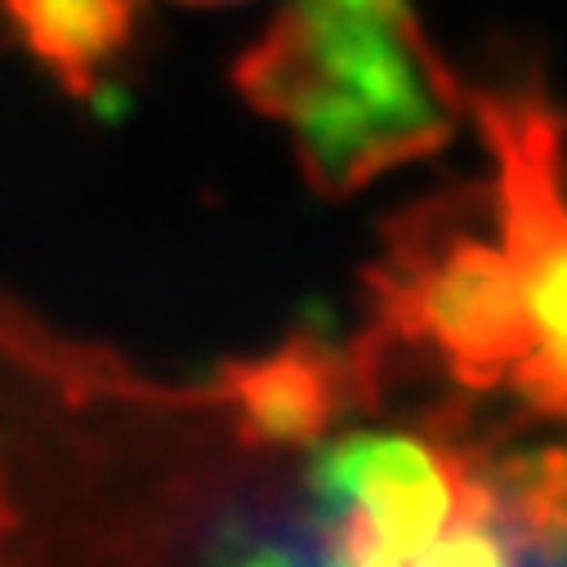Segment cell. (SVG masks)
I'll return each instance as SVG.
<instances>
[{
  "label": "cell",
  "instance_id": "obj_1",
  "mask_svg": "<svg viewBox=\"0 0 567 567\" xmlns=\"http://www.w3.org/2000/svg\"><path fill=\"white\" fill-rule=\"evenodd\" d=\"M371 380L309 434L250 424L0 291V567H567V443H505L465 389Z\"/></svg>",
  "mask_w": 567,
  "mask_h": 567
},
{
  "label": "cell",
  "instance_id": "obj_2",
  "mask_svg": "<svg viewBox=\"0 0 567 567\" xmlns=\"http://www.w3.org/2000/svg\"><path fill=\"white\" fill-rule=\"evenodd\" d=\"M367 327L443 384L501 393L532 349V318L492 184H461L393 215L362 272Z\"/></svg>",
  "mask_w": 567,
  "mask_h": 567
},
{
  "label": "cell",
  "instance_id": "obj_3",
  "mask_svg": "<svg viewBox=\"0 0 567 567\" xmlns=\"http://www.w3.org/2000/svg\"><path fill=\"white\" fill-rule=\"evenodd\" d=\"M465 103L492 153V206L532 318L509 393L540 420H567V116L540 72L483 81Z\"/></svg>",
  "mask_w": 567,
  "mask_h": 567
},
{
  "label": "cell",
  "instance_id": "obj_4",
  "mask_svg": "<svg viewBox=\"0 0 567 567\" xmlns=\"http://www.w3.org/2000/svg\"><path fill=\"white\" fill-rule=\"evenodd\" d=\"M0 19L81 103H99L138 45V0H0Z\"/></svg>",
  "mask_w": 567,
  "mask_h": 567
},
{
  "label": "cell",
  "instance_id": "obj_5",
  "mask_svg": "<svg viewBox=\"0 0 567 567\" xmlns=\"http://www.w3.org/2000/svg\"><path fill=\"white\" fill-rule=\"evenodd\" d=\"M197 6H224V0H197ZM318 6H380V0H318Z\"/></svg>",
  "mask_w": 567,
  "mask_h": 567
}]
</instances>
